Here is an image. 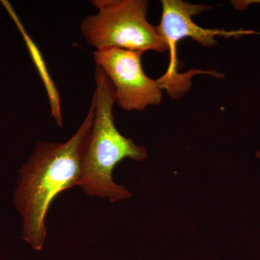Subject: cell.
<instances>
[{"mask_svg": "<svg viewBox=\"0 0 260 260\" xmlns=\"http://www.w3.org/2000/svg\"><path fill=\"white\" fill-rule=\"evenodd\" d=\"M95 102L75 135L65 143L39 142L19 172L15 205L23 220L22 237L37 251L47 239L45 220L54 200L78 186L87 140L93 124Z\"/></svg>", "mask_w": 260, "mask_h": 260, "instance_id": "cell-1", "label": "cell"}, {"mask_svg": "<svg viewBox=\"0 0 260 260\" xmlns=\"http://www.w3.org/2000/svg\"><path fill=\"white\" fill-rule=\"evenodd\" d=\"M95 90L93 124L84 152L78 186L85 194L107 198L115 203L127 199L131 193L113 180L116 166L125 158L142 161L148 157L147 149L125 138L116 129L113 108L116 93L112 83L99 67L94 72Z\"/></svg>", "mask_w": 260, "mask_h": 260, "instance_id": "cell-2", "label": "cell"}, {"mask_svg": "<svg viewBox=\"0 0 260 260\" xmlns=\"http://www.w3.org/2000/svg\"><path fill=\"white\" fill-rule=\"evenodd\" d=\"M95 14L82 20L80 32L89 45L101 50L118 48L126 50L169 51L156 26L147 20L146 0H93Z\"/></svg>", "mask_w": 260, "mask_h": 260, "instance_id": "cell-3", "label": "cell"}, {"mask_svg": "<svg viewBox=\"0 0 260 260\" xmlns=\"http://www.w3.org/2000/svg\"><path fill=\"white\" fill-rule=\"evenodd\" d=\"M161 6V20L156 27L170 51V62L167 73L157 81L162 90L165 89L171 96L177 98L189 88V80L194 75L177 73L178 43L189 38L202 46L213 47L218 44L217 37L234 35V32L204 28L194 23L193 17L213 8L209 5L193 4L181 0H162Z\"/></svg>", "mask_w": 260, "mask_h": 260, "instance_id": "cell-4", "label": "cell"}, {"mask_svg": "<svg viewBox=\"0 0 260 260\" xmlns=\"http://www.w3.org/2000/svg\"><path fill=\"white\" fill-rule=\"evenodd\" d=\"M143 53L118 48L95 50L94 61L114 86L116 104L123 110L143 111L162 102V89L145 74L142 66Z\"/></svg>", "mask_w": 260, "mask_h": 260, "instance_id": "cell-5", "label": "cell"}, {"mask_svg": "<svg viewBox=\"0 0 260 260\" xmlns=\"http://www.w3.org/2000/svg\"><path fill=\"white\" fill-rule=\"evenodd\" d=\"M252 4H260V1H232V5L234 9L237 10H244L249 8V5Z\"/></svg>", "mask_w": 260, "mask_h": 260, "instance_id": "cell-6", "label": "cell"}, {"mask_svg": "<svg viewBox=\"0 0 260 260\" xmlns=\"http://www.w3.org/2000/svg\"><path fill=\"white\" fill-rule=\"evenodd\" d=\"M256 158H257L258 159H259V160H260V150H258V151L256 152Z\"/></svg>", "mask_w": 260, "mask_h": 260, "instance_id": "cell-7", "label": "cell"}]
</instances>
